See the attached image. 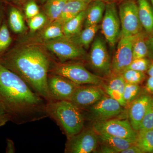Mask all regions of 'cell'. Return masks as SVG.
Listing matches in <instances>:
<instances>
[{
	"mask_svg": "<svg viewBox=\"0 0 153 153\" xmlns=\"http://www.w3.org/2000/svg\"><path fill=\"white\" fill-rule=\"evenodd\" d=\"M42 37L46 41L65 37L63 33L62 26L57 22H52L45 29Z\"/></svg>",
	"mask_w": 153,
	"mask_h": 153,
	"instance_id": "484cf974",
	"label": "cell"
},
{
	"mask_svg": "<svg viewBox=\"0 0 153 153\" xmlns=\"http://www.w3.org/2000/svg\"><path fill=\"white\" fill-rule=\"evenodd\" d=\"M0 102L10 121L22 125L48 117L46 101L0 62Z\"/></svg>",
	"mask_w": 153,
	"mask_h": 153,
	"instance_id": "6da1fadb",
	"label": "cell"
},
{
	"mask_svg": "<svg viewBox=\"0 0 153 153\" xmlns=\"http://www.w3.org/2000/svg\"><path fill=\"white\" fill-rule=\"evenodd\" d=\"M48 85L49 91L55 100L68 101L80 85L66 77L52 73L48 74Z\"/></svg>",
	"mask_w": 153,
	"mask_h": 153,
	"instance_id": "5bb4252c",
	"label": "cell"
},
{
	"mask_svg": "<svg viewBox=\"0 0 153 153\" xmlns=\"http://www.w3.org/2000/svg\"><path fill=\"white\" fill-rule=\"evenodd\" d=\"M47 20V17L45 14L39 13L35 16L29 19L28 26L32 32H35L44 26Z\"/></svg>",
	"mask_w": 153,
	"mask_h": 153,
	"instance_id": "4dcf8cb0",
	"label": "cell"
},
{
	"mask_svg": "<svg viewBox=\"0 0 153 153\" xmlns=\"http://www.w3.org/2000/svg\"><path fill=\"white\" fill-rule=\"evenodd\" d=\"M98 135L99 142L112 149L114 153H121L135 143L131 140L109 135L104 134Z\"/></svg>",
	"mask_w": 153,
	"mask_h": 153,
	"instance_id": "d6986e66",
	"label": "cell"
},
{
	"mask_svg": "<svg viewBox=\"0 0 153 153\" xmlns=\"http://www.w3.org/2000/svg\"><path fill=\"white\" fill-rule=\"evenodd\" d=\"M0 62L20 76L46 102L55 101L48 85L51 60L41 47L30 45L13 49L0 57Z\"/></svg>",
	"mask_w": 153,
	"mask_h": 153,
	"instance_id": "7a4b0ae2",
	"label": "cell"
},
{
	"mask_svg": "<svg viewBox=\"0 0 153 153\" xmlns=\"http://www.w3.org/2000/svg\"><path fill=\"white\" fill-rule=\"evenodd\" d=\"M19 1H25V0H19Z\"/></svg>",
	"mask_w": 153,
	"mask_h": 153,
	"instance_id": "f6af8a7d",
	"label": "cell"
},
{
	"mask_svg": "<svg viewBox=\"0 0 153 153\" xmlns=\"http://www.w3.org/2000/svg\"><path fill=\"white\" fill-rule=\"evenodd\" d=\"M153 129V96H152L139 130Z\"/></svg>",
	"mask_w": 153,
	"mask_h": 153,
	"instance_id": "f546056e",
	"label": "cell"
},
{
	"mask_svg": "<svg viewBox=\"0 0 153 153\" xmlns=\"http://www.w3.org/2000/svg\"><path fill=\"white\" fill-rule=\"evenodd\" d=\"M88 4L79 1L68 0L63 7L60 17L55 22L63 26L70 19L86 10Z\"/></svg>",
	"mask_w": 153,
	"mask_h": 153,
	"instance_id": "ac0fdd59",
	"label": "cell"
},
{
	"mask_svg": "<svg viewBox=\"0 0 153 153\" xmlns=\"http://www.w3.org/2000/svg\"><path fill=\"white\" fill-rule=\"evenodd\" d=\"M100 27L99 25L88 26L69 38L75 44L84 48H88L94 40L95 35Z\"/></svg>",
	"mask_w": 153,
	"mask_h": 153,
	"instance_id": "ffe728a7",
	"label": "cell"
},
{
	"mask_svg": "<svg viewBox=\"0 0 153 153\" xmlns=\"http://www.w3.org/2000/svg\"><path fill=\"white\" fill-rule=\"evenodd\" d=\"M68 0H47L44 6L45 15L52 23L60 17L63 7Z\"/></svg>",
	"mask_w": 153,
	"mask_h": 153,
	"instance_id": "603a6c76",
	"label": "cell"
},
{
	"mask_svg": "<svg viewBox=\"0 0 153 153\" xmlns=\"http://www.w3.org/2000/svg\"><path fill=\"white\" fill-rule=\"evenodd\" d=\"M121 153H143L142 151L135 144L132 145L127 149L122 151Z\"/></svg>",
	"mask_w": 153,
	"mask_h": 153,
	"instance_id": "d590c367",
	"label": "cell"
},
{
	"mask_svg": "<svg viewBox=\"0 0 153 153\" xmlns=\"http://www.w3.org/2000/svg\"><path fill=\"white\" fill-rule=\"evenodd\" d=\"M3 18H4V12L0 8V27L1 25Z\"/></svg>",
	"mask_w": 153,
	"mask_h": 153,
	"instance_id": "ab89813d",
	"label": "cell"
},
{
	"mask_svg": "<svg viewBox=\"0 0 153 153\" xmlns=\"http://www.w3.org/2000/svg\"><path fill=\"white\" fill-rule=\"evenodd\" d=\"M137 35L130 37L121 36L111 60V72L113 73L121 74L131 63L133 60V44Z\"/></svg>",
	"mask_w": 153,
	"mask_h": 153,
	"instance_id": "8fae6325",
	"label": "cell"
},
{
	"mask_svg": "<svg viewBox=\"0 0 153 153\" xmlns=\"http://www.w3.org/2000/svg\"><path fill=\"white\" fill-rule=\"evenodd\" d=\"M148 47H149V52H151L153 55V36H151L147 40Z\"/></svg>",
	"mask_w": 153,
	"mask_h": 153,
	"instance_id": "74e56055",
	"label": "cell"
},
{
	"mask_svg": "<svg viewBox=\"0 0 153 153\" xmlns=\"http://www.w3.org/2000/svg\"><path fill=\"white\" fill-rule=\"evenodd\" d=\"M45 46L62 62L85 59L86 56L83 47L66 37L46 41Z\"/></svg>",
	"mask_w": 153,
	"mask_h": 153,
	"instance_id": "ba28073f",
	"label": "cell"
},
{
	"mask_svg": "<svg viewBox=\"0 0 153 153\" xmlns=\"http://www.w3.org/2000/svg\"><path fill=\"white\" fill-rule=\"evenodd\" d=\"M146 89L148 93L153 94V77L149 76L148 78L146 83Z\"/></svg>",
	"mask_w": 153,
	"mask_h": 153,
	"instance_id": "8d00e7d4",
	"label": "cell"
},
{
	"mask_svg": "<svg viewBox=\"0 0 153 153\" xmlns=\"http://www.w3.org/2000/svg\"><path fill=\"white\" fill-rule=\"evenodd\" d=\"M101 32L108 44L114 47L121 36V25L115 2L107 3L102 20Z\"/></svg>",
	"mask_w": 153,
	"mask_h": 153,
	"instance_id": "30bf717a",
	"label": "cell"
},
{
	"mask_svg": "<svg viewBox=\"0 0 153 153\" xmlns=\"http://www.w3.org/2000/svg\"><path fill=\"white\" fill-rule=\"evenodd\" d=\"M152 96L150 94L147 93L140 94L129 104V121L136 131L139 130Z\"/></svg>",
	"mask_w": 153,
	"mask_h": 153,
	"instance_id": "9a60e30c",
	"label": "cell"
},
{
	"mask_svg": "<svg viewBox=\"0 0 153 153\" xmlns=\"http://www.w3.org/2000/svg\"><path fill=\"white\" fill-rule=\"evenodd\" d=\"M106 4L100 1L94 0L88 4L86 9L84 20V27L97 25L101 22L104 15Z\"/></svg>",
	"mask_w": 153,
	"mask_h": 153,
	"instance_id": "2e32d148",
	"label": "cell"
},
{
	"mask_svg": "<svg viewBox=\"0 0 153 153\" xmlns=\"http://www.w3.org/2000/svg\"><path fill=\"white\" fill-rule=\"evenodd\" d=\"M86 10L66 22L62 26L63 34L65 37L70 38L81 30L85 20Z\"/></svg>",
	"mask_w": 153,
	"mask_h": 153,
	"instance_id": "44dd1931",
	"label": "cell"
},
{
	"mask_svg": "<svg viewBox=\"0 0 153 153\" xmlns=\"http://www.w3.org/2000/svg\"><path fill=\"white\" fill-rule=\"evenodd\" d=\"M41 1H47V0H41Z\"/></svg>",
	"mask_w": 153,
	"mask_h": 153,
	"instance_id": "ee69618b",
	"label": "cell"
},
{
	"mask_svg": "<svg viewBox=\"0 0 153 153\" xmlns=\"http://www.w3.org/2000/svg\"><path fill=\"white\" fill-rule=\"evenodd\" d=\"M12 38L7 24L4 22L0 27V55L11 45Z\"/></svg>",
	"mask_w": 153,
	"mask_h": 153,
	"instance_id": "f1b7e54d",
	"label": "cell"
},
{
	"mask_svg": "<svg viewBox=\"0 0 153 153\" xmlns=\"http://www.w3.org/2000/svg\"><path fill=\"white\" fill-rule=\"evenodd\" d=\"M92 128L98 134H104L134 141L135 142L137 131L127 120L110 119L94 121Z\"/></svg>",
	"mask_w": 153,
	"mask_h": 153,
	"instance_id": "8992f818",
	"label": "cell"
},
{
	"mask_svg": "<svg viewBox=\"0 0 153 153\" xmlns=\"http://www.w3.org/2000/svg\"><path fill=\"white\" fill-rule=\"evenodd\" d=\"M135 144L143 153H153V129L139 130L137 131Z\"/></svg>",
	"mask_w": 153,
	"mask_h": 153,
	"instance_id": "7402d4cb",
	"label": "cell"
},
{
	"mask_svg": "<svg viewBox=\"0 0 153 153\" xmlns=\"http://www.w3.org/2000/svg\"><path fill=\"white\" fill-rule=\"evenodd\" d=\"M140 22L149 35L153 36V8L149 0H137Z\"/></svg>",
	"mask_w": 153,
	"mask_h": 153,
	"instance_id": "e0dca14e",
	"label": "cell"
},
{
	"mask_svg": "<svg viewBox=\"0 0 153 153\" xmlns=\"http://www.w3.org/2000/svg\"><path fill=\"white\" fill-rule=\"evenodd\" d=\"M98 143V134L92 128H84L78 133L67 137L64 152H92L97 149Z\"/></svg>",
	"mask_w": 153,
	"mask_h": 153,
	"instance_id": "9c48e42d",
	"label": "cell"
},
{
	"mask_svg": "<svg viewBox=\"0 0 153 153\" xmlns=\"http://www.w3.org/2000/svg\"><path fill=\"white\" fill-rule=\"evenodd\" d=\"M150 1L151 4H152V6L153 8V0H150Z\"/></svg>",
	"mask_w": 153,
	"mask_h": 153,
	"instance_id": "7bdbcfd3",
	"label": "cell"
},
{
	"mask_svg": "<svg viewBox=\"0 0 153 153\" xmlns=\"http://www.w3.org/2000/svg\"><path fill=\"white\" fill-rule=\"evenodd\" d=\"M10 119L3 105L0 102V127L4 126Z\"/></svg>",
	"mask_w": 153,
	"mask_h": 153,
	"instance_id": "836d02e7",
	"label": "cell"
},
{
	"mask_svg": "<svg viewBox=\"0 0 153 153\" xmlns=\"http://www.w3.org/2000/svg\"><path fill=\"white\" fill-rule=\"evenodd\" d=\"M126 82L139 85L146 78L144 72L132 69H126L121 74Z\"/></svg>",
	"mask_w": 153,
	"mask_h": 153,
	"instance_id": "4316f807",
	"label": "cell"
},
{
	"mask_svg": "<svg viewBox=\"0 0 153 153\" xmlns=\"http://www.w3.org/2000/svg\"><path fill=\"white\" fill-rule=\"evenodd\" d=\"M147 72L149 76L153 77V60L151 61L150 64L148 68Z\"/></svg>",
	"mask_w": 153,
	"mask_h": 153,
	"instance_id": "f35d334b",
	"label": "cell"
},
{
	"mask_svg": "<svg viewBox=\"0 0 153 153\" xmlns=\"http://www.w3.org/2000/svg\"><path fill=\"white\" fill-rule=\"evenodd\" d=\"M123 107L117 101L106 94L85 110L88 111L91 119L96 121L106 120L119 115L123 112Z\"/></svg>",
	"mask_w": 153,
	"mask_h": 153,
	"instance_id": "7c38bea8",
	"label": "cell"
},
{
	"mask_svg": "<svg viewBox=\"0 0 153 153\" xmlns=\"http://www.w3.org/2000/svg\"><path fill=\"white\" fill-rule=\"evenodd\" d=\"M51 71L52 74L64 76L80 85H101L104 79L103 77L91 73L79 63H56Z\"/></svg>",
	"mask_w": 153,
	"mask_h": 153,
	"instance_id": "277c9868",
	"label": "cell"
},
{
	"mask_svg": "<svg viewBox=\"0 0 153 153\" xmlns=\"http://www.w3.org/2000/svg\"><path fill=\"white\" fill-rule=\"evenodd\" d=\"M119 16L121 36L130 37L142 32L143 27L139 18L138 5L134 0L123 1L120 5Z\"/></svg>",
	"mask_w": 153,
	"mask_h": 153,
	"instance_id": "5b68a950",
	"label": "cell"
},
{
	"mask_svg": "<svg viewBox=\"0 0 153 153\" xmlns=\"http://www.w3.org/2000/svg\"><path fill=\"white\" fill-rule=\"evenodd\" d=\"M9 24L11 30L16 33H21L26 30L23 15L16 8H11L9 13Z\"/></svg>",
	"mask_w": 153,
	"mask_h": 153,
	"instance_id": "cb8c5ba5",
	"label": "cell"
},
{
	"mask_svg": "<svg viewBox=\"0 0 153 153\" xmlns=\"http://www.w3.org/2000/svg\"><path fill=\"white\" fill-rule=\"evenodd\" d=\"M106 94L100 85H79L69 101L83 110L93 105Z\"/></svg>",
	"mask_w": 153,
	"mask_h": 153,
	"instance_id": "4fadbf2b",
	"label": "cell"
},
{
	"mask_svg": "<svg viewBox=\"0 0 153 153\" xmlns=\"http://www.w3.org/2000/svg\"><path fill=\"white\" fill-rule=\"evenodd\" d=\"M73 1H79L83 2L86 4H89L94 0H73Z\"/></svg>",
	"mask_w": 153,
	"mask_h": 153,
	"instance_id": "b9f144b4",
	"label": "cell"
},
{
	"mask_svg": "<svg viewBox=\"0 0 153 153\" xmlns=\"http://www.w3.org/2000/svg\"><path fill=\"white\" fill-rule=\"evenodd\" d=\"M15 152H16V148H15L14 142L10 139H7L6 153H14Z\"/></svg>",
	"mask_w": 153,
	"mask_h": 153,
	"instance_id": "e575fe53",
	"label": "cell"
},
{
	"mask_svg": "<svg viewBox=\"0 0 153 153\" xmlns=\"http://www.w3.org/2000/svg\"><path fill=\"white\" fill-rule=\"evenodd\" d=\"M140 91L141 88L139 85L126 82L123 97L127 106L129 105L139 95Z\"/></svg>",
	"mask_w": 153,
	"mask_h": 153,
	"instance_id": "83f0119b",
	"label": "cell"
},
{
	"mask_svg": "<svg viewBox=\"0 0 153 153\" xmlns=\"http://www.w3.org/2000/svg\"><path fill=\"white\" fill-rule=\"evenodd\" d=\"M100 1H102L105 4H107V3L115 2V1L119 0H100Z\"/></svg>",
	"mask_w": 153,
	"mask_h": 153,
	"instance_id": "60d3db41",
	"label": "cell"
},
{
	"mask_svg": "<svg viewBox=\"0 0 153 153\" xmlns=\"http://www.w3.org/2000/svg\"><path fill=\"white\" fill-rule=\"evenodd\" d=\"M146 36L143 32L137 35L133 44V59L145 58L148 56L149 52Z\"/></svg>",
	"mask_w": 153,
	"mask_h": 153,
	"instance_id": "d4e9b609",
	"label": "cell"
},
{
	"mask_svg": "<svg viewBox=\"0 0 153 153\" xmlns=\"http://www.w3.org/2000/svg\"><path fill=\"white\" fill-rule=\"evenodd\" d=\"M39 7L34 1L29 2L25 7V14L28 19H31L40 13Z\"/></svg>",
	"mask_w": 153,
	"mask_h": 153,
	"instance_id": "d6a6232c",
	"label": "cell"
},
{
	"mask_svg": "<svg viewBox=\"0 0 153 153\" xmlns=\"http://www.w3.org/2000/svg\"><path fill=\"white\" fill-rule=\"evenodd\" d=\"M46 112L67 137L78 133L84 128L82 110L68 100H55L46 103Z\"/></svg>",
	"mask_w": 153,
	"mask_h": 153,
	"instance_id": "3957f363",
	"label": "cell"
},
{
	"mask_svg": "<svg viewBox=\"0 0 153 153\" xmlns=\"http://www.w3.org/2000/svg\"><path fill=\"white\" fill-rule=\"evenodd\" d=\"M150 63L151 61L146 57L133 59L126 69H132L144 72L147 71Z\"/></svg>",
	"mask_w": 153,
	"mask_h": 153,
	"instance_id": "1f68e13d",
	"label": "cell"
},
{
	"mask_svg": "<svg viewBox=\"0 0 153 153\" xmlns=\"http://www.w3.org/2000/svg\"><path fill=\"white\" fill-rule=\"evenodd\" d=\"M88 63L91 68L99 76L106 77L111 73V60L105 41L97 37L91 45L88 57Z\"/></svg>",
	"mask_w": 153,
	"mask_h": 153,
	"instance_id": "52a82bcc",
	"label": "cell"
}]
</instances>
